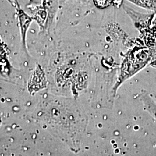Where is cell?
Returning a JSON list of instances; mask_svg holds the SVG:
<instances>
[{
    "mask_svg": "<svg viewBox=\"0 0 156 156\" xmlns=\"http://www.w3.org/2000/svg\"><path fill=\"white\" fill-rule=\"evenodd\" d=\"M17 20L19 23V26L20 28V37H21V44L23 50L25 53L28 55V52L27 49V34L28 29L30 28L31 23L33 21V18L26 13L24 10L20 7L15 6Z\"/></svg>",
    "mask_w": 156,
    "mask_h": 156,
    "instance_id": "1",
    "label": "cell"
},
{
    "mask_svg": "<svg viewBox=\"0 0 156 156\" xmlns=\"http://www.w3.org/2000/svg\"><path fill=\"white\" fill-rule=\"evenodd\" d=\"M30 16L33 20L38 24L41 31L45 30V26L48 20V12L42 5L30 7Z\"/></svg>",
    "mask_w": 156,
    "mask_h": 156,
    "instance_id": "2",
    "label": "cell"
},
{
    "mask_svg": "<svg viewBox=\"0 0 156 156\" xmlns=\"http://www.w3.org/2000/svg\"><path fill=\"white\" fill-rule=\"evenodd\" d=\"M42 5L48 12L45 30H49L58 10V0H42Z\"/></svg>",
    "mask_w": 156,
    "mask_h": 156,
    "instance_id": "3",
    "label": "cell"
},
{
    "mask_svg": "<svg viewBox=\"0 0 156 156\" xmlns=\"http://www.w3.org/2000/svg\"><path fill=\"white\" fill-rule=\"evenodd\" d=\"M95 4L99 8H104L108 5L110 0H94Z\"/></svg>",
    "mask_w": 156,
    "mask_h": 156,
    "instance_id": "4",
    "label": "cell"
},
{
    "mask_svg": "<svg viewBox=\"0 0 156 156\" xmlns=\"http://www.w3.org/2000/svg\"><path fill=\"white\" fill-rule=\"evenodd\" d=\"M14 1H15V2L16 4L18 6H20L19 5V4H18V2H17V0H14Z\"/></svg>",
    "mask_w": 156,
    "mask_h": 156,
    "instance_id": "5",
    "label": "cell"
}]
</instances>
